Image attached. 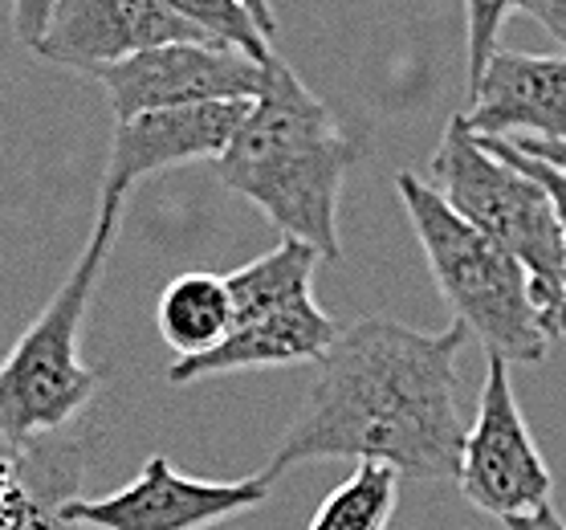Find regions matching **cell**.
<instances>
[{
  "instance_id": "obj_1",
  "label": "cell",
  "mask_w": 566,
  "mask_h": 530,
  "mask_svg": "<svg viewBox=\"0 0 566 530\" xmlns=\"http://www.w3.org/2000/svg\"><path fill=\"white\" fill-rule=\"evenodd\" d=\"M464 326L416 331L396 319L338 326L322 351L306 408L285 428L265 478L306 461H375L399 478L452 481L461 461Z\"/></svg>"
},
{
  "instance_id": "obj_2",
  "label": "cell",
  "mask_w": 566,
  "mask_h": 530,
  "mask_svg": "<svg viewBox=\"0 0 566 530\" xmlns=\"http://www.w3.org/2000/svg\"><path fill=\"white\" fill-rule=\"evenodd\" d=\"M355 159L359 147L335 111L297 79L294 65L273 58L265 91L212 164L220 184L253 200L285 241L314 249L318 261H338V205Z\"/></svg>"
},
{
  "instance_id": "obj_3",
  "label": "cell",
  "mask_w": 566,
  "mask_h": 530,
  "mask_svg": "<svg viewBox=\"0 0 566 530\" xmlns=\"http://www.w3.org/2000/svg\"><path fill=\"white\" fill-rule=\"evenodd\" d=\"M118 217V205H98V225L82 258L65 273L57 294L45 302V311L17 339L9 360L0 363V440H9V449L70 428L91 408L94 392L103 384V372L82 360L77 335L91 311L94 285L103 278L106 253L115 246Z\"/></svg>"
},
{
  "instance_id": "obj_4",
  "label": "cell",
  "mask_w": 566,
  "mask_h": 530,
  "mask_svg": "<svg viewBox=\"0 0 566 530\" xmlns=\"http://www.w3.org/2000/svg\"><path fill=\"white\" fill-rule=\"evenodd\" d=\"M396 193L408 208L428 270L457 323L473 331L490 347V355L542 367L551 355V339L542 331L538 306L530 298L526 270L502 246H493L473 225H464L416 172H399Z\"/></svg>"
},
{
  "instance_id": "obj_5",
  "label": "cell",
  "mask_w": 566,
  "mask_h": 530,
  "mask_svg": "<svg viewBox=\"0 0 566 530\" xmlns=\"http://www.w3.org/2000/svg\"><path fill=\"white\" fill-rule=\"evenodd\" d=\"M428 172L440 200L526 270L530 298L551 339V323L566 306V241L546 188L517 164L490 156L461 115L449 118Z\"/></svg>"
},
{
  "instance_id": "obj_6",
  "label": "cell",
  "mask_w": 566,
  "mask_h": 530,
  "mask_svg": "<svg viewBox=\"0 0 566 530\" xmlns=\"http://www.w3.org/2000/svg\"><path fill=\"white\" fill-rule=\"evenodd\" d=\"M314 270L318 253L297 241L273 246L258 261L224 278L229 290V331L217 347L168 367L171 384H196L212 375L318 363L335 343L338 323L314 302Z\"/></svg>"
},
{
  "instance_id": "obj_7",
  "label": "cell",
  "mask_w": 566,
  "mask_h": 530,
  "mask_svg": "<svg viewBox=\"0 0 566 530\" xmlns=\"http://www.w3.org/2000/svg\"><path fill=\"white\" fill-rule=\"evenodd\" d=\"M452 481L461 486L469 506L497 522L551 506V469L530 437L522 404L510 384V363L502 355H490L485 384L476 396V416L464 428L461 461H457Z\"/></svg>"
},
{
  "instance_id": "obj_8",
  "label": "cell",
  "mask_w": 566,
  "mask_h": 530,
  "mask_svg": "<svg viewBox=\"0 0 566 530\" xmlns=\"http://www.w3.org/2000/svg\"><path fill=\"white\" fill-rule=\"evenodd\" d=\"M273 478L205 481L176 474L168 457H147L130 486L103 498L65 502L62 518L77 530H212L270 502Z\"/></svg>"
},
{
  "instance_id": "obj_9",
  "label": "cell",
  "mask_w": 566,
  "mask_h": 530,
  "mask_svg": "<svg viewBox=\"0 0 566 530\" xmlns=\"http://www.w3.org/2000/svg\"><path fill=\"white\" fill-rule=\"evenodd\" d=\"M91 79L103 82L115 118H130L139 111H164V106L237 103V98L249 103L265 91L270 65L249 62L220 45L171 41V45H155L115 65H103Z\"/></svg>"
},
{
  "instance_id": "obj_10",
  "label": "cell",
  "mask_w": 566,
  "mask_h": 530,
  "mask_svg": "<svg viewBox=\"0 0 566 530\" xmlns=\"http://www.w3.org/2000/svg\"><path fill=\"white\" fill-rule=\"evenodd\" d=\"M171 41L212 45L184 17L171 13L164 0H53L33 50L53 65L94 74L130 53Z\"/></svg>"
},
{
  "instance_id": "obj_11",
  "label": "cell",
  "mask_w": 566,
  "mask_h": 530,
  "mask_svg": "<svg viewBox=\"0 0 566 530\" xmlns=\"http://www.w3.org/2000/svg\"><path fill=\"white\" fill-rule=\"evenodd\" d=\"M253 103V98H249ZM249 103H196L164 106V111H139L130 118H115L111 156L103 176V205H127L135 184L155 172L217 159L229 147L237 123L245 118Z\"/></svg>"
},
{
  "instance_id": "obj_12",
  "label": "cell",
  "mask_w": 566,
  "mask_h": 530,
  "mask_svg": "<svg viewBox=\"0 0 566 530\" xmlns=\"http://www.w3.org/2000/svg\"><path fill=\"white\" fill-rule=\"evenodd\" d=\"M461 123L473 135L566 139V53L493 50Z\"/></svg>"
},
{
  "instance_id": "obj_13",
  "label": "cell",
  "mask_w": 566,
  "mask_h": 530,
  "mask_svg": "<svg viewBox=\"0 0 566 530\" xmlns=\"http://www.w3.org/2000/svg\"><path fill=\"white\" fill-rule=\"evenodd\" d=\"M9 474L21 493V522L17 530H77L62 518L65 502L82 493L86 474V440L70 428L33 437L17 445L9 457Z\"/></svg>"
},
{
  "instance_id": "obj_14",
  "label": "cell",
  "mask_w": 566,
  "mask_h": 530,
  "mask_svg": "<svg viewBox=\"0 0 566 530\" xmlns=\"http://www.w3.org/2000/svg\"><path fill=\"white\" fill-rule=\"evenodd\" d=\"M229 290L224 278L208 270H188L176 282L164 285V294L155 302V323L159 335L176 351V360L205 355L224 339L229 331Z\"/></svg>"
},
{
  "instance_id": "obj_15",
  "label": "cell",
  "mask_w": 566,
  "mask_h": 530,
  "mask_svg": "<svg viewBox=\"0 0 566 530\" xmlns=\"http://www.w3.org/2000/svg\"><path fill=\"white\" fill-rule=\"evenodd\" d=\"M396 469L355 461V474L338 490H331V498L318 506V515L310 518V530H387L396 515Z\"/></svg>"
},
{
  "instance_id": "obj_16",
  "label": "cell",
  "mask_w": 566,
  "mask_h": 530,
  "mask_svg": "<svg viewBox=\"0 0 566 530\" xmlns=\"http://www.w3.org/2000/svg\"><path fill=\"white\" fill-rule=\"evenodd\" d=\"M164 4L220 50L241 53V58L261 65H270L277 58L273 41L261 33L253 13L245 9V0H164Z\"/></svg>"
},
{
  "instance_id": "obj_17",
  "label": "cell",
  "mask_w": 566,
  "mask_h": 530,
  "mask_svg": "<svg viewBox=\"0 0 566 530\" xmlns=\"http://www.w3.org/2000/svg\"><path fill=\"white\" fill-rule=\"evenodd\" d=\"M517 9V0H464V25H469V86L485 70L490 53L497 50L505 17Z\"/></svg>"
},
{
  "instance_id": "obj_18",
  "label": "cell",
  "mask_w": 566,
  "mask_h": 530,
  "mask_svg": "<svg viewBox=\"0 0 566 530\" xmlns=\"http://www.w3.org/2000/svg\"><path fill=\"white\" fill-rule=\"evenodd\" d=\"M490 156L505 159V164H517V168L526 172V176H534V180L546 188V196H551V205H554V217H558V225H563V241H566V176L558 168H551V164H542V159H530L522 156L514 143L502 139V135H473Z\"/></svg>"
},
{
  "instance_id": "obj_19",
  "label": "cell",
  "mask_w": 566,
  "mask_h": 530,
  "mask_svg": "<svg viewBox=\"0 0 566 530\" xmlns=\"http://www.w3.org/2000/svg\"><path fill=\"white\" fill-rule=\"evenodd\" d=\"M517 13L534 17L566 53V0H517Z\"/></svg>"
},
{
  "instance_id": "obj_20",
  "label": "cell",
  "mask_w": 566,
  "mask_h": 530,
  "mask_svg": "<svg viewBox=\"0 0 566 530\" xmlns=\"http://www.w3.org/2000/svg\"><path fill=\"white\" fill-rule=\"evenodd\" d=\"M50 4H53V0H13V29H17V41H25L29 50L38 45L41 29H45Z\"/></svg>"
},
{
  "instance_id": "obj_21",
  "label": "cell",
  "mask_w": 566,
  "mask_h": 530,
  "mask_svg": "<svg viewBox=\"0 0 566 530\" xmlns=\"http://www.w3.org/2000/svg\"><path fill=\"white\" fill-rule=\"evenodd\" d=\"M522 156L530 159H542V164H551L566 176V139H526V135H510Z\"/></svg>"
},
{
  "instance_id": "obj_22",
  "label": "cell",
  "mask_w": 566,
  "mask_h": 530,
  "mask_svg": "<svg viewBox=\"0 0 566 530\" xmlns=\"http://www.w3.org/2000/svg\"><path fill=\"white\" fill-rule=\"evenodd\" d=\"M505 530H566V522L554 515L551 506L546 510H534V515H522V518H510Z\"/></svg>"
},
{
  "instance_id": "obj_23",
  "label": "cell",
  "mask_w": 566,
  "mask_h": 530,
  "mask_svg": "<svg viewBox=\"0 0 566 530\" xmlns=\"http://www.w3.org/2000/svg\"><path fill=\"white\" fill-rule=\"evenodd\" d=\"M245 9L253 13V21H258V29L265 33V38H277V17H273V4L270 0H245Z\"/></svg>"
},
{
  "instance_id": "obj_24",
  "label": "cell",
  "mask_w": 566,
  "mask_h": 530,
  "mask_svg": "<svg viewBox=\"0 0 566 530\" xmlns=\"http://www.w3.org/2000/svg\"><path fill=\"white\" fill-rule=\"evenodd\" d=\"M551 339H566V306L558 311V319L551 323Z\"/></svg>"
}]
</instances>
